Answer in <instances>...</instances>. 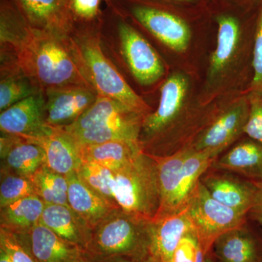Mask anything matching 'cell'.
Returning <instances> with one entry per match:
<instances>
[{
    "mask_svg": "<svg viewBox=\"0 0 262 262\" xmlns=\"http://www.w3.org/2000/svg\"><path fill=\"white\" fill-rule=\"evenodd\" d=\"M0 40L1 62L18 66L42 91L71 85L94 88L72 36L33 28L12 0H1Z\"/></svg>",
    "mask_w": 262,
    "mask_h": 262,
    "instance_id": "6da1fadb",
    "label": "cell"
},
{
    "mask_svg": "<svg viewBox=\"0 0 262 262\" xmlns=\"http://www.w3.org/2000/svg\"><path fill=\"white\" fill-rule=\"evenodd\" d=\"M151 221L114 210L93 229L84 256L91 262L115 257L145 259L151 256Z\"/></svg>",
    "mask_w": 262,
    "mask_h": 262,
    "instance_id": "7a4b0ae2",
    "label": "cell"
},
{
    "mask_svg": "<svg viewBox=\"0 0 262 262\" xmlns=\"http://www.w3.org/2000/svg\"><path fill=\"white\" fill-rule=\"evenodd\" d=\"M218 157L192 146L169 156L153 157L158 165L160 192V210L155 218L184 211L203 174Z\"/></svg>",
    "mask_w": 262,
    "mask_h": 262,
    "instance_id": "3957f363",
    "label": "cell"
},
{
    "mask_svg": "<svg viewBox=\"0 0 262 262\" xmlns=\"http://www.w3.org/2000/svg\"><path fill=\"white\" fill-rule=\"evenodd\" d=\"M88 80L100 96L113 98L134 111L146 115L150 108L105 56L99 36L91 27H77L72 35Z\"/></svg>",
    "mask_w": 262,
    "mask_h": 262,
    "instance_id": "277c9868",
    "label": "cell"
},
{
    "mask_svg": "<svg viewBox=\"0 0 262 262\" xmlns=\"http://www.w3.org/2000/svg\"><path fill=\"white\" fill-rule=\"evenodd\" d=\"M113 191L115 201L122 211L145 220H154L160 207L156 160L142 151L115 171Z\"/></svg>",
    "mask_w": 262,
    "mask_h": 262,
    "instance_id": "5b68a950",
    "label": "cell"
},
{
    "mask_svg": "<svg viewBox=\"0 0 262 262\" xmlns=\"http://www.w3.org/2000/svg\"><path fill=\"white\" fill-rule=\"evenodd\" d=\"M111 8L131 18L177 53L187 51L192 39L189 24L178 15L143 0H108Z\"/></svg>",
    "mask_w": 262,
    "mask_h": 262,
    "instance_id": "8992f818",
    "label": "cell"
},
{
    "mask_svg": "<svg viewBox=\"0 0 262 262\" xmlns=\"http://www.w3.org/2000/svg\"><path fill=\"white\" fill-rule=\"evenodd\" d=\"M185 212L206 253L212 251L215 239L222 234L248 222L247 213L217 201L201 182L188 202Z\"/></svg>",
    "mask_w": 262,
    "mask_h": 262,
    "instance_id": "52a82bcc",
    "label": "cell"
},
{
    "mask_svg": "<svg viewBox=\"0 0 262 262\" xmlns=\"http://www.w3.org/2000/svg\"><path fill=\"white\" fill-rule=\"evenodd\" d=\"M113 10L122 56L131 74L141 85H151L165 74L163 62L144 36Z\"/></svg>",
    "mask_w": 262,
    "mask_h": 262,
    "instance_id": "ba28073f",
    "label": "cell"
},
{
    "mask_svg": "<svg viewBox=\"0 0 262 262\" xmlns=\"http://www.w3.org/2000/svg\"><path fill=\"white\" fill-rule=\"evenodd\" d=\"M248 115V98H239L215 115L190 146L198 151H208L220 156L245 134Z\"/></svg>",
    "mask_w": 262,
    "mask_h": 262,
    "instance_id": "9c48e42d",
    "label": "cell"
},
{
    "mask_svg": "<svg viewBox=\"0 0 262 262\" xmlns=\"http://www.w3.org/2000/svg\"><path fill=\"white\" fill-rule=\"evenodd\" d=\"M45 103V93L39 91L2 112L1 133L19 136L36 143L51 135L55 127L46 122Z\"/></svg>",
    "mask_w": 262,
    "mask_h": 262,
    "instance_id": "30bf717a",
    "label": "cell"
},
{
    "mask_svg": "<svg viewBox=\"0 0 262 262\" xmlns=\"http://www.w3.org/2000/svg\"><path fill=\"white\" fill-rule=\"evenodd\" d=\"M44 93L46 122L59 128L75 123L98 97L96 90L86 85L55 88L46 90Z\"/></svg>",
    "mask_w": 262,
    "mask_h": 262,
    "instance_id": "8fae6325",
    "label": "cell"
},
{
    "mask_svg": "<svg viewBox=\"0 0 262 262\" xmlns=\"http://www.w3.org/2000/svg\"><path fill=\"white\" fill-rule=\"evenodd\" d=\"M33 28L72 37L77 28L70 0H12Z\"/></svg>",
    "mask_w": 262,
    "mask_h": 262,
    "instance_id": "7c38bea8",
    "label": "cell"
},
{
    "mask_svg": "<svg viewBox=\"0 0 262 262\" xmlns=\"http://www.w3.org/2000/svg\"><path fill=\"white\" fill-rule=\"evenodd\" d=\"M201 182L217 201L248 214L254 198V182L211 167L203 174Z\"/></svg>",
    "mask_w": 262,
    "mask_h": 262,
    "instance_id": "4fadbf2b",
    "label": "cell"
},
{
    "mask_svg": "<svg viewBox=\"0 0 262 262\" xmlns=\"http://www.w3.org/2000/svg\"><path fill=\"white\" fill-rule=\"evenodd\" d=\"M2 171L31 178L46 164V153L40 144L19 136L1 133Z\"/></svg>",
    "mask_w": 262,
    "mask_h": 262,
    "instance_id": "5bb4252c",
    "label": "cell"
},
{
    "mask_svg": "<svg viewBox=\"0 0 262 262\" xmlns=\"http://www.w3.org/2000/svg\"><path fill=\"white\" fill-rule=\"evenodd\" d=\"M212 251L219 262H262V241L248 222L220 236Z\"/></svg>",
    "mask_w": 262,
    "mask_h": 262,
    "instance_id": "9a60e30c",
    "label": "cell"
},
{
    "mask_svg": "<svg viewBox=\"0 0 262 262\" xmlns=\"http://www.w3.org/2000/svg\"><path fill=\"white\" fill-rule=\"evenodd\" d=\"M151 256L160 262H171L181 239L193 229L185 210L151 221Z\"/></svg>",
    "mask_w": 262,
    "mask_h": 262,
    "instance_id": "2e32d148",
    "label": "cell"
},
{
    "mask_svg": "<svg viewBox=\"0 0 262 262\" xmlns=\"http://www.w3.org/2000/svg\"><path fill=\"white\" fill-rule=\"evenodd\" d=\"M39 222L84 252L91 241L93 229L69 206L46 204Z\"/></svg>",
    "mask_w": 262,
    "mask_h": 262,
    "instance_id": "e0dca14e",
    "label": "cell"
},
{
    "mask_svg": "<svg viewBox=\"0 0 262 262\" xmlns=\"http://www.w3.org/2000/svg\"><path fill=\"white\" fill-rule=\"evenodd\" d=\"M145 116L136 112H131L97 126L70 134L80 145L117 140L139 141Z\"/></svg>",
    "mask_w": 262,
    "mask_h": 262,
    "instance_id": "ac0fdd59",
    "label": "cell"
},
{
    "mask_svg": "<svg viewBox=\"0 0 262 262\" xmlns=\"http://www.w3.org/2000/svg\"><path fill=\"white\" fill-rule=\"evenodd\" d=\"M218 24L216 46L210 59L208 80L211 83L220 80L237 55L241 39V27L235 17L221 15Z\"/></svg>",
    "mask_w": 262,
    "mask_h": 262,
    "instance_id": "d6986e66",
    "label": "cell"
},
{
    "mask_svg": "<svg viewBox=\"0 0 262 262\" xmlns=\"http://www.w3.org/2000/svg\"><path fill=\"white\" fill-rule=\"evenodd\" d=\"M211 168L227 170L252 181H262V143L248 138L220 155Z\"/></svg>",
    "mask_w": 262,
    "mask_h": 262,
    "instance_id": "ffe728a7",
    "label": "cell"
},
{
    "mask_svg": "<svg viewBox=\"0 0 262 262\" xmlns=\"http://www.w3.org/2000/svg\"><path fill=\"white\" fill-rule=\"evenodd\" d=\"M68 180V203L72 209L80 215L94 229L118 207L84 184L77 172L67 176Z\"/></svg>",
    "mask_w": 262,
    "mask_h": 262,
    "instance_id": "44dd1931",
    "label": "cell"
},
{
    "mask_svg": "<svg viewBox=\"0 0 262 262\" xmlns=\"http://www.w3.org/2000/svg\"><path fill=\"white\" fill-rule=\"evenodd\" d=\"M27 236L37 262H77L84 255L82 248L58 237L40 222Z\"/></svg>",
    "mask_w": 262,
    "mask_h": 262,
    "instance_id": "7402d4cb",
    "label": "cell"
},
{
    "mask_svg": "<svg viewBox=\"0 0 262 262\" xmlns=\"http://www.w3.org/2000/svg\"><path fill=\"white\" fill-rule=\"evenodd\" d=\"M78 146L82 161L98 164L114 172L123 168L143 151L140 142L134 141H111Z\"/></svg>",
    "mask_w": 262,
    "mask_h": 262,
    "instance_id": "603a6c76",
    "label": "cell"
},
{
    "mask_svg": "<svg viewBox=\"0 0 262 262\" xmlns=\"http://www.w3.org/2000/svg\"><path fill=\"white\" fill-rule=\"evenodd\" d=\"M46 153V165L62 175L77 171L82 159L77 143L68 132L55 127L51 135L37 141Z\"/></svg>",
    "mask_w": 262,
    "mask_h": 262,
    "instance_id": "cb8c5ba5",
    "label": "cell"
},
{
    "mask_svg": "<svg viewBox=\"0 0 262 262\" xmlns=\"http://www.w3.org/2000/svg\"><path fill=\"white\" fill-rule=\"evenodd\" d=\"M46 205L39 196L33 194L0 207V228L27 234L40 222Z\"/></svg>",
    "mask_w": 262,
    "mask_h": 262,
    "instance_id": "d4e9b609",
    "label": "cell"
},
{
    "mask_svg": "<svg viewBox=\"0 0 262 262\" xmlns=\"http://www.w3.org/2000/svg\"><path fill=\"white\" fill-rule=\"evenodd\" d=\"M39 91H43L39 89L27 75H24L18 66L12 63H1V113Z\"/></svg>",
    "mask_w": 262,
    "mask_h": 262,
    "instance_id": "484cf974",
    "label": "cell"
},
{
    "mask_svg": "<svg viewBox=\"0 0 262 262\" xmlns=\"http://www.w3.org/2000/svg\"><path fill=\"white\" fill-rule=\"evenodd\" d=\"M131 112L135 111L116 100L98 94L97 99L94 104L75 123L62 129L70 134L80 132Z\"/></svg>",
    "mask_w": 262,
    "mask_h": 262,
    "instance_id": "4316f807",
    "label": "cell"
},
{
    "mask_svg": "<svg viewBox=\"0 0 262 262\" xmlns=\"http://www.w3.org/2000/svg\"><path fill=\"white\" fill-rule=\"evenodd\" d=\"M31 179L35 187L37 195L46 204L69 206V184L66 176L51 170L46 164Z\"/></svg>",
    "mask_w": 262,
    "mask_h": 262,
    "instance_id": "83f0119b",
    "label": "cell"
},
{
    "mask_svg": "<svg viewBox=\"0 0 262 262\" xmlns=\"http://www.w3.org/2000/svg\"><path fill=\"white\" fill-rule=\"evenodd\" d=\"M76 172L84 184L106 201L118 207L114 198L113 191L115 172L98 164L83 161Z\"/></svg>",
    "mask_w": 262,
    "mask_h": 262,
    "instance_id": "f1b7e54d",
    "label": "cell"
},
{
    "mask_svg": "<svg viewBox=\"0 0 262 262\" xmlns=\"http://www.w3.org/2000/svg\"><path fill=\"white\" fill-rule=\"evenodd\" d=\"M33 194L37 192L31 178L1 170L0 207Z\"/></svg>",
    "mask_w": 262,
    "mask_h": 262,
    "instance_id": "f546056e",
    "label": "cell"
},
{
    "mask_svg": "<svg viewBox=\"0 0 262 262\" xmlns=\"http://www.w3.org/2000/svg\"><path fill=\"white\" fill-rule=\"evenodd\" d=\"M0 248L12 262H37L29 246L27 234H17L0 228Z\"/></svg>",
    "mask_w": 262,
    "mask_h": 262,
    "instance_id": "4dcf8cb0",
    "label": "cell"
},
{
    "mask_svg": "<svg viewBox=\"0 0 262 262\" xmlns=\"http://www.w3.org/2000/svg\"><path fill=\"white\" fill-rule=\"evenodd\" d=\"M207 253L192 229L181 239L171 262H203Z\"/></svg>",
    "mask_w": 262,
    "mask_h": 262,
    "instance_id": "1f68e13d",
    "label": "cell"
},
{
    "mask_svg": "<svg viewBox=\"0 0 262 262\" xmlns=\"http://www.w3.org/2000/svg\"><path fill=\"white\" fill-rule=\"evenodd\" d=\"M248 99L249 115L245 134L262 143V91H249Z\"/></svg>",
    "mask_w": 262,
    "mask_h": 262,
    "instance_id": "d6a6232c",
    "label": "cell"
},
{
    "mask_svg": "<svg viewBox=\"0 0 262 262\" xmlns=\"http://www.w3.org/2000/svg\"><path fill=\"white\" fill-rule=\"evenodd\" d=\"M252 65L253 76L249 91H262V5L256 24Z\"/></svg>",
    "mask_w": 262,
    "mask_h": 262,
    "instance_id": "836d02e7",
    "label": "cell"
},
{
    "mask_svg": "<svg viewBox=\"0 0 262 262\" xmlns=\"http://www.w3.org/2000/svg\"><path fill=\"white\" fill-rule=\"evenodd\" d=\"M101 0H70L71 13L76 22L82 24L94 23L100 17Z\"/></svg>",
    "mask_w": 262,
    "mask_h": 262,
    "instance_id": "e575fe53",
    "label": "cell"
},
{
    "mask_svg": "<svg viewBox=\"0 0 262 262\" xmlns=\"http://www.w3.org/2000/svg\"><path fill=\"white\" fill-rule=\"evenodd\" d=\"M254 198L251 209L248 213V220L256 222L262 227V181L254 182Z\"/></svg>",
    "mask_w": 262,
    "mask_h": 262,
    "instance_id": "d590c367",
    "label": "cell"
},
{
    "mask_svg": "<svg viewBox=\"0 0 262 262\" xmlns=\"http://www.w3.org/2000/svg\"><path fill=\"white\" fill-rule=\"evenodd\" d=\"M104 262H160L158 259L153 257V256H150L149 257L145 258L144 260H140V261H137V260L130 259V258L125 257H115L110 258V259L106 260Z\"/></svg>",
    "mask_w": 262,
    "mask_h": 262,
    "instance_id": "8d00e7d4",
    "label": "cell"
},
{
    "mask_svg": "<svg viewBox=\"0 0 262 262\" xmlns=\"http://www.w3.org/2000/svg\"><path fill=\"white\" fill-rule=\"evenodd\" d=\"M213 251H211L206 255L205 257L204 261L203 262H215L214 258L213 257V254H212Z\"/></svg>",
    "mask_w": 262,
    "mask_h": 262,
    "instance_id": "74e56055",
    "label": "cell"
},
{
    "mask_svg": "<svg viewBox=\"0 0 262 262\" xmlns=\"http://www.w3.org/2000/svg\"><path fill=\"white\" fill-rule=\"evenodd\" d=\"M0 262H12V261L8 255L3 254L0 256Z\"/></svg>",
    "mask_w": 262,
    "mask_h": 262,
    "instance_id": "f35d334b",
    "label": "cell"
},
{
    "mask_svg": "<svg viewBox=\"0 0 262 262\" xmlns=\"http://www.w3.org/2000/svg\"><path fill=\"white\" fill-rule=\"evenodd\" d=\"M165 1L182 2V3H194L198 0H165Z\"/></svg>",
    "mask_w": 262,
    "mask_h": 262,
    "instance_id": "ab89813d",
    "label": "cell"
},
{
    "mask_svg": "<svg viewBox=\"0 0 262 262\" xmlns=\"http://www.w3.org/2000/svg\"><path fill=\"white\" fill-rule=\"evenodd\" d=\"M77 262H91L89 261V258L86 257L84 255H82V256H81V258L80 259L78 260V261Z\"/></svg>",
    "mask_w": 262,
    "mask_h": 262,
    "instance_id": "60d3db41",
    "label": "cell"
}]
</instances>
